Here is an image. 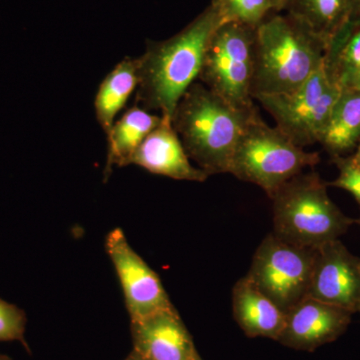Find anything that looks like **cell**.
I'll return each instance as SVG.
<instances>
[{
    "mask_svg": "<svg viewBox=\"0 0 360 360\" xmlns=\"http://www.w3.org/2000/svg\"><path fill=\"white\" fill-rule=\"evenodd\" d=\"M105 250L120 279L130 322L174 305L160 276L131 248L122 229L108 234Z\"/></svg>",
    "mask_w": 360,
    "mask_h": 360,
    "instance_id": "9c48e42d",
    "label": "cell"
},
{
    "mask_svg": "<svg viewBox=\"0 0 360 360\" xmlns=\"http://www.w3.org/2000/svg\"><path fill=\"white\" fill-rule=\"evenodd\" d=\"M354 158L355 160L357 161V162L360 163V141L359 142V144H357V150L356 153H354Z\"/></svg>",
    "mask_w": 360,
    "mask_h": 360,
    "instance_id": "d4e9b609",
    "label": "cell"
},
{
    "mask_svg": "<svg viewBox=\"0 0 360 360\" xmlns=\"http://www.w3.org/2000/svg\"><path fill=\"white\" fill-rule=\"evenodd\" d=\"M319 153H307L257 113L239 139L229 174L264 189L271 198L284 184L319 162Z\"/></svg>",
    "mask_w": 360,
    "mask_h": 360,
    "instance_id": "5b68a950",
    "label": "cell"
},
{
    "mask_svg": "<svg viewBox=\"0 0 360 360\" xmlns=\"http://www.w3.org/2000/svg\"><path fill=\"white\" fill-rule=\"evenodd\" d=\"M222 23L236 22L257 28L274 13L271 0H212Z\"/></svg>",
    "mask_w": 360,
    "mask_h": 360,
    "instance_id": "ffe728a7",
    "label": "cell"
},
{
    "mask_svg": "<svg viewBox=\"0 0 360 360\" xmlns=\"http://www.w3.org/2000/svg\"><path fill=\"white\" fill-rule=\"evenodd\" d=\"M130 165L172 179L203 182L208 179L203 170L191 165L172 120L165 117L135 151Z\"/></svg>",
    "mask_w": 360,
    "mask_h": 360,
    "instance_id": "4fadbf2b",
    "label": "cell"
},
{
    "mask_svg": "<svg viewBox=\"0 0 360 360\" xmlns=\"http://www.w3.org/2000/svg\"><path fill=\"white\" fill-rule=\"evenodd\" d=\"M340 92L329 82L322 65L295 91L257 96L255 99L274 117L277 129L304 148L321 142Z\"/></svg>",
    "mask_w": 360,
    "mask_h": 360,
    "instance_id": "52a82bcc",
    "label": "cell"
},
{
    "mask_svg": "<svg viewBox=\"0 0 360 360\" xmlns=\"http://www.w3.org/2000/svg\"><path fill=\"white\" fill-rule=\"evenodd\" d=\"M349 4L350 0H291L285 13L304 23L328 45L347 20Z\"/></svg>",
    "mask_w": 360,
    "mask_h": 360,
    "instance_id": "d6986e66",
    "label": "cell"
},
{
    "mask_svg": "<svg viewBox=\"0 0 360 360\" xmlns=\"http://www.w3.org/2000/svg\"><path fill=\"white\" fill-rule=\"evenodd\" d=\"M232 311L239 328L248 338L277 341L285 326V312L246 276L232 288Z\"/></svg>",
    "mask_w": 360,
    "mask_h": 360,
    "instance_id": "5bb4252c",
    "label": "cell"
},
{
    "mask_svg": "<svg viewBox=\"0 0 360 360\" xmlns=\"http://www.w3.org/2000/svg\"><path fill=\"white\" fill-rule=\"evenodd\" d=\"M257 113V106L236 108L195 82L177 104L172 125L189 160L210 176L229 174L239 139Z\"/></svg>",
    "mask_w": 360,
    "mask_h": 360,
    "instance_id": "7a4b0ae2",
    "label": "cell"
},
{
    "mask_svg": "<svg viewBox=\"0 0 360 360\" xmlns=\"http://www.w3.org/2000/svg\"><path fill=\"white\" fill-rule=\"evenodd\" d=\"M134 352L141 360H194L198 352L176 309L131 322Z\"/></svg>",
    "mask_w": 360,
    "mask_h": 360,
    "instance_id": "7c38bea8",
    "label": "cell"
},
{
    "mask_svg": "<svg viewBox=\"0 0 360 360\" xmlns=\"http://www.w3.org/2000/svg\"><path fill=\"white\" fill-rule=\"evenodd\" d=\"M326 46L290 13H270L255 30L252 98L300 89L323 65Z\"/></svg>",
    "mask_w": 360,
    "mask_h": 360,
    "instance_id": "3957f363",
    "label": "cell"
},
{
    "mask_svg": "<svg viewBox=\"0 0 360 360\" xmlns=\"http://www.w3.org/2000/svg\"><path fill=\"white\" fill-rule=\"evenodd\" d=\"M291 0H271L274 13H283L290 6Z\"/></svg>",
    "mask_w": 360,
    "mask_h": 360,
    "instance_id": "cb8c5ba5",
    "label": "cell"
},
{
    "mask_svg": "<svg viewBox=\"0 0 360 360\" xmlns=\"http://www.w3.org/2000/svg\"><path fill=\"white\" fill-rule=\"evenodd\" d=\"M257 28L224 22L213 33L198 80L238 108H252L253 46Z\"/></svg>",
    "mask_w": 360,
    "mask_h": 360,
    "instance_id": "8992f818",
    "label": "cell"
},
{
    "mask_svg": "<svg viewBox=\"0 0 360 360\" xmlns=\"http://www.w3.org/2000/svg\"><path fill=\"white\" fill-rule=\"evenodd\" d=\"M161 115H153L134 104L117 122L113 123L108 134V153L104 177L108 179L113 167H127L135 151L148 135L162 122Z\"/></svg>",
    "mask_w": 360,
    "mask_h": 360,
    "instance_id": "9a60e30c",
    "label": "cell"
},
{
    "mask_svg": "<svg viewBox=\"0 0 360 360\" xmlns=\"http://www.w3.org/2000/svg\"><path fill=\"white\" fill-rule=\"evenodd\" d=\"M352 312L305 297L286 312L285 326L277 342L303 352L333 342L347 331Z\"/></svg>",
    "mask_w": 360,
    "mask_h": 360,
    "instance_id": "8fae6325",
    "label": "cell"
},
{
    "mask_svg": "<svg viewBox=\"0 0 360 360\" xmlns=\"http://www.w3.org/2000/svg\"><path fill=\"white\" fill-rule=\"evenodd\" d=\"M221 23L217 9L210 4L170 39L148 40L146 52L137 58L135 104L148 111H160L172 122L180 99L200 77L208 44Z\"/></svg>",
    "mask_w": 360,
    "mask_h": 360,
    "instance_id": "6da1fadb",
    "label": "cell"
},
{
    "mask_svg": "<svg viewBox=\"0 0 360 360\" xmlns=\"http://www.w3.org/2000/svg\"><path fill=\"white\" fill-rule=\"evenodd\" d=\"M314 258L315 248L290 245L270 233L245 276L286 314L307 297Z\"/></svg>",
    "mask_w": 360,
    "mask_h": 360,
    "instance_id": "ba28073f",
    "label": "cell"
},
{
    "mask_svg": "<svg viewBox=\"0 0 360 360\" xmlns=\"http://www.w3.org/2000/svg\"><path fill=\"white\" fill-rule=\"evenodd\" d=\"M359 312H360V305H359Z\"/></svg>",
    "mask_w": 360,
    "mask_h": 360,
    "instance_id": "f1b7e54d",
    "label": "cell"
},
{
    "mask_svg": "<svg viewBox=\"0 0 360 360\" xmlns=\"http://www.w3.org/2000/svg\"><path fill=\"white\" fill-rule=\"evenodd\" d=\"M194 360H203V359H201L200 355V354H198V356H196V357H195V359H194Z\"/></svg>",
    "mask_w": 360,
    "mask_h": 360,
    "instance_id": "83f0119b",
    "label": "cell"
},
{
    "mask_svg": "<svg viewBox=\"0 0 360 360\" xmlns=\"http://www.w3.org/2000/svg\"><path fill=\"white\" fill-rule=\"evenodd\" d=\"M124 360H141V359H139V357L137 356V355L135 354L134 352H131L129 354V356H127V359H125Z\"/></svg>",
    "mask_w": 360,
    "mask_h": 360,
    "instance_id": "484cf974",
    "label": "cell"
},
{
    "mask_svg": "<svg viewBox=\"0 0 360 360\" xmlns=\"http://www.w3.org/2000/svg\"><path fill=\"white\" fill-rule=\"evenodd\" d=\"M360 141V90L341 91L319 143L329 155L343 156Z\"/></svg>",
    "mask_w": 360,
    "mask_h": 360,
    "instance_id": "ac0fdd59",
    "label": "cell"
},
{
    "mask_svg": "<svg viewBox=\"0 0 360 360\" xmlns=\"http://www.w3.org/2000/svg\"><path fill=\"white\" fill-rule=\"evenodd\" d=\"M333 160L340 174L329 186L348 191L360 205V163L354 160V156H335Z\"/></svg>",
    "mask_w": 360,
    "mask_h": 360,
    "instance_id": "7402d4cb",
    "label": "cell"
},
{
    "mask_svg": "<svg viewBox=\"0 0 360 360\" xmlns=\"http://www.w3.org/2000/svg\"><path fill=\"white\" fill-rule=\"evenodd\" d=\"M307 297L359 312L360 258L338 239L315 248L314 269Z\"/></svg>",
    "mask_w": 360,
    "mask_h": 360,
    "instance_id": "30bf717a",
    "label": "cell"
},
{
    "mask_svg": "<svg viewBox=\"0 0 360 360\" xmlns=\"http://www.w3.org/2000/svg\"><path fill=\"white\" fill-rule=\"evenodd\" d=\"M359 224H360V219L359 220Z\"/></svg>",
    "mask_w": 360,
    "mask_h": 360,
    "instance_id": "f546056e",
    "label": "cell"
},
{
    "mask_svg": "<svg viewBox=\"0 0 360 360\" xmlns=\"http://www.w3.org/2000/svg\"><path fill=\"white\" fill-rule=\"evenodd\" d=\"M26 323L25 310L0 297V341H18L30 352L25 340Z\"/></svg>",
    "mask_w": 360,
    "mask_h": 360,
    "instance_id": "44dd1931",
    "label": "cell"
},
{
    "mask_svg": "<svg viewBox=\"0 0 360 360\" xmlns=\"http://www.w3.org/2000/svg\"><path fill=\"white\" fill-rule=\"evenodd\" d=\"M328 184L315 172L296 175L270 198L274 232L281 240L317 248L340 238L354 224L333 203Z\"/></svg>",
    "mask_w": 360,
    "mask_h": 360,
    "instance_id": "277c9868",
    "label": "cell"
},
{
    "mask_svg": "<svg viewBox=\"0 0 360 360\" xmlns=\"http://www.w3.org/2000/svg\"><path fill=\"white\" fill-rule=\"evenodd\" d=\"M343 25H360V0H350L347 20Z\"/></svg>",
    "mask_w": 360,
    "mask_h": 360,
    "instance_id": "603a6c76",
    "label": "cell"
},
{
    "mask_svg": "<svg viewBox=\"0 0 360 360\" xmlns=\"http://www.w3.org/2000/svg\"><path fill=\"white\" fill-rule=\"evenodd\" d=\"M323 66L340 91L360 90V25L341 26L328 42Z\"/></svg>",
    "mask_w": 360,
    "mask_h": 360,
    "instance_id": "2e32d148",
    "label": "cell"
},
{
    "mask_svg": "<svg viewBox=\"0 0 360 360\" xmlns=\"http://www.w3.org/2000/svg\"><path fill=\"white\" fill-rule=\"evenodd\" d=\"M139 86L137 58H125L106 75L97 90L94 108L97 122L106 134Z\"/></svg>",
    "mask_w": 360,
    "mask_h": 360,
    "instance_id": "e0dca14e",
    "label": "cell"
},
{
    "mask_svg": "<svg viewBox=\"0 0 360 360\" xmlns=\"http://www.w3.org/2000/svg\"><path fill=\"white\" fill-rule=\"evenodd\" d=\"M0 360H13L8 355L0 354Z\"/></svg>",
    "mask_w": 360,
    "mask_h": 360,
    "instance_id": "4316f807",
    "label": "cell"
}]
</instances>
